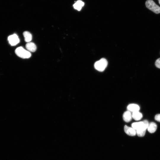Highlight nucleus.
I'll list each match as a JSON object with an SVG mask.
<instances>
[{"label":"nucleus","mask_w":160,"mask_h":160,"mask_svg":"<svg viewBox=\"0 0 160 160\" xmlns=\"http://www.w3.org/2000/svg\"><path fill=\"white\" fill-rule=\"evenodd\" d=\"M146 7L156 14L160 13V7L156 5L152 0H147L145 2Z\"/></svg>","instance_id":"nucleus-2"},{"label":"nucleus","mask_w":160,"mask_h":160,"mask_svg":"<svg viewBox=\"0 0 160 160\" xmlns=\"http://www.w3.org/2000/svg\"><path fill=\"white\" fill-rule=\"evenodd\" d=\"M155 65L156 67L160 69V58L156 60L155 62Z\"/></svg>","instance_id":"nucleus-13"},{"label":"nucleus","mask_w":160,"mask_h":160,"mask_svg":"<svg viewBox=\"0 0 160 160\" xmlns=\"http://www.w3.org/2000/svg\"><path fill=\"white\" fill-rule=\"evenodd\" d=\"M132 117L135 120L138 121L140 120L143 117V115L139 111L133 112Z\"/></svg>","instance_id":"nucleus-10"},{"label":"nucleus","mask_w":160,"mask_h":160,"mask_svg":"<svg viewBox=\"0 0 160 160\" xmlns=\"http://www.w3.org/2000/svg\"><path fill=\"white\" fill-rule=\"evenodd\" d=\"M25 47L26 49L29 52H35L36 49V47L33 42H29L26 44Z\"/></svg>","instance_id":"nucleus-8"},{"label":"nucleus","mask_w":160,"mask_h":160,"mask_svg":"<svg viewBox=\"0 0 160 160\" xmlns=\"http://www.w3.org/2000/svg\"><path fill=\"white\" fill-rule=\"evenodd\" d=\"M23 35L25 40L26 42H29L31 40L32 36L29 32L27 31H24L23 33Z\"/></svg>","instance_id":"nucleus-11"},{"label":"nucleus","mask_w":160,"mask_h":160,"mask_svg":"<svg viewBox=\"0 0 160 160\" xmlns=\"http://www.w3.org/2000/svg\"><path fill=\"white\" fill-rule=\"evenodd\" d=\"M15 53L18 57L23 58H28L31 56L30 52L21 47L17 48L15 50Z\"/></svg>","instance_id":"nucleus-1"},{"label":"nucleus","mask_w":160,"mask_h":160,"mask_svg":"<svg viewBox=\"0 0 160 160\" xmlns=\"http://www.w3.org/2000/svg\"><path fill=\"white\" fill-rule=\"evenodd\" d=\"M107 65L108 62L106 60L102 58L95 63L94 67L97 70L102 72L104 70Z\"/></svg>","instance_id":"nucleus-3"},{"label":"nucleus","mask_w":160,"mask_h":160,"mask_svg":"<svg viewBox=\"0 0 160 160\" xmlns=\"http://www.w3.org/2000/svg\"><path fill=\"white\" fill-rule=\"evenodd\" d=\"M128 111L134 112L139 111L140 108L139 106L137 104H130L127 107Z\"/></svg>","instance_id":"nucleus-6"},{"label":"nucleus","mask_w":160,"mask_h":160,"mask_svg":"<svg viewBox=\"0 0 160 160\" xmlns=\"http://www.w3.org/2000/svg\"><path fill=\"white\" fill-rule=\"evenodd\" d=\"M73 7L74 9L77 10L78 11L80 10L82 8V7H81L76 2L73 5Z\"/></svg>","instance_id":"nucleus-12"},{"label":"nucleus","mask_w":160,"mask_h":160,"mask_svg":"<svg viewBox=\"0 0 160 160\" xmlns=\"http://www.w3.org/2000/svg\"><path fill=\"white\" fill-rule=\"evenodd\" d=\"M76 2L82 7L84 5V3L80 0L77 1Z\"/></svg>","instance_id":"nucleus-15"},{"label":"nucleus","mask_w":160,"mask_h":160,"mask_svg":"<svg viewBox=\"0 0 160 160\" xmlns=\"http://www.w3.org/2000/svg\"><path fill=\"white\" fill-rule=\"evenodd\" d=\"M124 130L125 133L130 136H135L136 133V130L132 127L125 125L124 127Z\"/></svg>","instance_id":"nucleus-5"},{"label":"nucleus","mask_w":160,"mask_h":160,"mask_svg":"<svg viewBox=\"0 0 160 160\" xmlns=\"http://www.w3.org/2000/svg\"><path fill=\"white\" fill-rule=\"evenodd\" d=\"M157 128L156 124L154 122H151L149 123L147 129L150 133H152L156 131Z\"/></svg>","instance_id":"nucleus-9"},{"label":"nucleus","mask_w":160,"mask_h":160,"mask_svg":"<svg viewBox=\"0 0 160 160\" xmlns=\"http://www.w3.org/2000/svg\"><path fill=\"white\" fill-rule=\"evenodd\" d=\"M132 115L131 112L127 111L125 112L123 115V118L124 120L126 122H129L132 119Z\"/></svg>","instance_id":"nucleus-7"},{"label":"nucleus","mask_w":160,"mask_h":160,"mask_svg":"<svg viewBox=\"0 0 160 160\" xmlns=\"http://www.w3.org/2000/svg\"><path fill=\"white\" fill-rule=\"evenodd\" d=\"M155 119L156 121L160 122V114H156L155 116Z\"/></svg>","instance_id":"nucleus-14"},{"label":"nucleus","mask_w":160,"mask_h":160,"mask_svg":"<svg viewBox=\"0 0 160 160\" xmlns=\"http://www.w3.org/2000/svg\"><path fill=\"white\" fill-rule=\"evenodd\" d=\"M159 4H160V0H158Z\"/></svg>","instance_id":"nucleus-16"},{"label":"nucleus","mask_w":160,"mask_h":160,"mask_svg":"<svg viewBox=\"0 0 160 160\" xmlns=\"http://www.w3.org/2000/svg\"><path fill=\"white\" fill-rule=\"evenodd\" d=\"M9 44L12 46L16 45L20 42V39L18 36L14 34L8 36V38Z\"/></svg>","instance_id":"nucleus-4"}]
</instances>
